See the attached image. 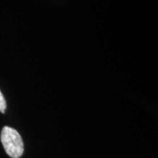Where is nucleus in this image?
Listing matches in <instances>:
<instances>
[{
  "label": "nucleus",
  "instance_id": "f257e3e1",
  "mask_svg": "<svg viewBox=\"0 0 158 158\" xmlns=\"http://www.w3.org/2000/svg\"><path fill=\"white\" fill-rule=\"evenodd\" d=\"M1 141L6 154L11 158H19L24 152V143L17 130L5 127L1 132Z\"/></svg>",
  "mask_w": 158,
  "mask_h": 158
},
{
  "label": "nucleus",
  "instance_id": "f03ea898",
  "mask_svg": "<svg viewBox=\"0 0 158 158\" xmlns=\"http://www.w3.org/2000/svg\"><path fill=\"white\" fill-rule=\"evenodd\" d=\"M6 109V102L4 95L2 94L1 90H0V112L1 113H5Z\"/></svg>",
  "mask_w": 158,
  "mask_h": 158
}]
</instances>
